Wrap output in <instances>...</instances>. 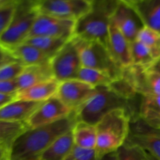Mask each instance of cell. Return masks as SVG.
Wrapping results in <instances>:
<instances>
[{"instance_id": "cell-1", "label": "cell", "mask_w": 160, "mask_h": 160, "mask_svg": "<svg viewBox=\"0 0 160 160\" xmlns=\"http://www.w3.org/2000/svg\"><path fill=\"white\" fill-rule=\"evenodd\" d=\"M77 122L76 113L73 112L56 123L27 129L11 145V159L39 158L58 138L72 131Z\"/></svg>"}, {"instance_id": "cell-2", "label": "cell", "mask_w": 160, "mask_h": 160, "mask_svg": "<svg viewBox=\"0 0 160 160\" xmlns=\"http://www.w3.org/2000/svg\"><path fill=\"white\" fill-rule=\"evenodd\" d=\"M133 118L128 111L115 109L106 114L95 125L97 144L95 151L99 159L106 155L115 152L126 142Z\"/></svg>"}, {"instance_id": "cell-3", "label": "cell", "mask_w": 160, "mask_h": 160, "mask_svg": "<svg viewBox=\"0 0 160 160\" xmlns=\"http://www.w3.org/2000/svg\"><path fill=\"white\" fill-rule=\"evenodd\" d=\"M118 0H92L90 10L75 25L73 37L95 41L106 47L112 14Z\"/></svg>"}, {"instance_id": "cell-4", "label": "cell", "mask_w": 160, "mask_h": 160, "mask_svg": "<svg viewBox=\"0 0 160 160\" xmlns=\"http://www.w3.org/2000/svg\"><path fill=\"white\" fill-rule=\"evenodd\" d=\"M130 100L117 95L109 86L96 88L95 94L75 112L78 121L96 125L103 117L115 109H123L135 117Z\"/></svg>"}, {"instance_id": "cell-5", "label": "cell", "mask_w": 160, "mask_h": 160, "mask_svg": "<svg viewBox=\"0 0 160 160\" xmlns=\"http://www.w3.org/2000/svg\"><path fill=\"white\" fill-rule=\"evenodd\" d=\"M38 14V0H17L12 19L0 37V45L11 51L24 43Z\"/></svg>"}, {"instance_id": "cell-6", "label": "cell", "mask_w": 160, "mask_h": 160, "mask_svg": "<svg viewBox=\"0 0 160 160\" xmlns=\"http://www.w3.org/2000/svg\"><path fill=\"white\" fill-rule=\"evenodd\" d=\"M73 38L82 67L103 72L113 81L121 78L123 70L116 63L104 45L95 41L83 40L77 37Z\"/></svg>"}, {"instance_id": "cell-7", "label": "cell", "mask_w": 160, "mask_h": 160, "mask_svg": "<svg viewBox=\"0 0 160 160\" xmlns=\"http://www.w3.org/2000/svg\"><path fill=\"white\" fill-rule=\"evenodd\" d=\"M92 0H38L39 13L78 21L91 9Z\"/></svg>"}, {"instance_id": "cell-8", "label": "cell", "mask_w": 160, "mask_h": 160, "mask_svg": "<svg viewBox=\"0 0 160 160\" xmlns=\"http://www.w3.org/2000/svg\"><path fill=\"white\" fill-rule=\"evenodd\" d=\"M52 70L59 82L77 79L81 68V59L73 38H71L51 59Z\"/></svg>"}, {"instance_id": "cell-9", "label": "cell", "mask_w": 160, "mask_h": 160, "mask_svg": "<svg viewBox=\"0 0 160 160\" xmlns=\"http://www.w3.org/2000/svg\"><path fill=\"white\" fill-rule=\"evenodd\" d=\"M126 142L142 147L154 160H160V130L152 128L138 116L131 119Z\"/></svg>"}, {"instance_id": "cell-10", "label": "cell", "mask_w": 160, "mask_h": 160, "mask_svg": "<svg viewBox=\"0 0 160 160\" xmlns=\"http://www.w3.org/2000/svg\"><path fill=\"white\" fill-rule=\"evenodd\" d=\"M111 23L131 43L137 40L144 24L134 6L129 0H118L112 14Z\"/></svg>"}, {"instance_id": "cell-11", "label": "cell", "mask_w": 160, "mask_h": 160, "mask_svg": "<svg viewBox=\"0 0 160 160\" xmlns=\"http://www.w3.org/2000/svg\"><path fill=\"white\" fill-rule=\"evenodd\" d=\"M76 22L39 13L30 32L29 38L43 37L57 38L70 40L75 32Z\"/></svg>"}, {"instance_id": "cell-12", "label": "cell", "mask_w": 160, "mask_h": 160, "mask_svg": "<svg viewBox=\"0 0 160 160\" xmlns=\"http://www.w3.org/2000/svg\"><path fill=\"white\" fill-rule=\"evenodd\" d=\"M73 112L55 95L41 103L25 123L28 129L37 128L59 121Z\"/></svg>"}, {"instance_id": "cell-13", "label": "cell", "mask_w": 160, "mask_h": 160, "mask_svg": "<svg viewBox=\"0 0 160 160\" xmlns=\"http://www.w3.org/2000/svg\"><path fill=\"white\" fill-rule=\"evenodd\" d=\"M96 88L78 79L59 82L56 96L65 106L76 112L95 94Z\"/></svg>"}, {"instance_id": "cell-14", "label": "cell", "mask_w": 160, "mask_h": 160, "mask_svg": "<svg viewBox=\"0 0 160 160\" xmlns=\"http://www.w3.org/2000/svg\"><path fill=\"white\" fill-rule=\"evenodd\" d=\"M106 48L116 63L123 70L133 65L131 56V43L112 23L109 27Z\"/></svg>"}, {"instance_id": "cell-15", "label": "cell", "mask_w": 160, "mask_h": 160, "mask_svg": "<svg viewBox=\"0 0 160 160\" xmlns=\"http://www.w3.org/2000/svg\"><path fill=\"white\" fill-rule=\"evenodd\" d=\"M59 82L55 78L42 81L26 89L17 92V99L43 102L52 98L57 93Z\"/></svg>"}, {"instance_id": "cell-16", "label": "cell", "mask_w": 160, "mask_h": 160, "mask_svg": "<svg viewBox=\"0 0 160 160\" xmlns=\"http://www.w3.org/2000/svg\"><path fill=\"white\" fill-rule=\"evenodd\" d=\"M42 102L16 99L0 109V120L25 123Z\"/></svg>"}, {"instance_id": "cell-17", "label": "cell", "mask_w": 160, "mask_h": 160, "mask_svg": "<svg viewBox=\"0 0 160 160\" xmlns=\"http://www.w3.org/2000/svg\"><path fill=\"white\" fill-rule=\"evenodd\" d=\"M144 26L160 34V0H129Z\"/></svg>"}, {"instance_id": "cell-18", "label": "cell", "mask_w": 160, "mask_h": 160, "mask_svg": "<svg viewBox=\"0 0 160 160\" xmlns=\"http://www.w3.org/2000/svg\"><path fill=\"white\" fill-rule=\"evenodd\" d=\"M55 78L51 65L28 66L17 78L18 91L26 89L36 84Z\"/></svg>"}, {"instance_id": "cell-19", "label": "cell", "mask_w": 160, "mask_h": 160, "mask_svg": "<svg viewBox=\"0 0 160 160\" xmlns=\"http://www.w3.org/2000/svg\"><path fill=\"white\" fill-rule=\"evenodd\" d=\"M10 52L16 59L26 67L35 65H48L51 58L36 47L28 43H23Z\"/></svg>"}, {"instance_id": "cell-20", "label": "cell", "mask_w": 160, "mask_h": 160, "mask_svg": "<svg viewBox=\"0 0 160 160\" xmlns=\"http://www.w3.org/2000/svg\"><path fill=\"white\" fill-rule=\"evenodd\" d=\"M138 117L152 128L160 130V96H142L138 109Z\"/></svg>"}, {"instance_id": "cell-21", "label": "cell", "mask_w": 160, "mask_h": 160, "mask_svg": "<svg viewBox=\"0 0 160 160\" xmlns=\"http://www.w3.org/2000/svg\"><path fill=\"white\" fill-rule=\"evenodd\" d=\"M74 145L73 131H70L58 138L39 158L42 160H64Z\"/></svg>"}, {"instance_id": "cell-22", "label": "cell", "mask_w": 160, "mask_h": 160, "mask_svg": "<svg viewBox=\"0 0 160 160\" xmlns=\"http://www.w3.org/2000/svg\"><path fill=\"white\" fill-rule=\"evenodd\" d=\"M72 131L75 145L87 149H95L97 144L95 125L78 121Z\"/></svg>"}, {"instance_id": "cell-23", "label": "cell", "mask_w": 160, "mask_h": 160, "mask_svg": "<svg viewBox=\"0 0 160 160\" xmlns=\"http://www.w3.org/2000/svg\"><path fill=\"white\" fill-rule=\"evenodd\" d=\"M68 41L67 39L64 38L37 36V37L29 38L27 39L24 43H28L36 47L45 53L47 56H49L51 59H52L53 56L66 45Z\"/></svg>"}, {"instance_id": "cell-24", "label": "cell", "mask_w": 160, "mask_h": 160, "mask_svg": "<svg viewBox=\"0 0 160 160\" xmlns=\"http://www.w3.org/2000/svg\"><path fill=\"white\" fill-rule=\"evenodd\" d=\"M28 129L23 122H9L0 120V147H11L16 139Z\"/></svg>"}, {"instance_id": "cell-25", "label": "cell", "mask_w": 160, "mask_h": 160, "mask_svg": "<svg viewBox=\"0 0 160 160\" xmlns=\"http://www.w3.org/2000/svg\"><path fill=\"white\" fill-rule=\"evenodd\" d=\"M77 79L94 88L109 86L113 80L103 72L95 69L81 67L78 73Z\"/></svg>"}, {"instance_id": "cell-26", "label": "cell", "mask_w": 160, "mask_h": 160, "mask_svg": "<svg viewBox=\"0 0 160 160\" xmlns=\"http://www.w3.org/2000/svg\"><path fill=\"white\" fill-rule=\"evenodd\" d=\"M131 56L133 65L146 70L149 69L155 62L148 48L138 39L131 43Z\"/></svg>"}, {"instance_id": "cell-27", "label": "cell", "mask_w": 160, "mask_h": 160, "mask_svg": "<svg viewBox=\"0 0 160 160\" xmlns=\"http://www.w3.org/2000/svg\"><path fill=\"white\" fill-rule=\"evenodd\" d=\"M138 40L145 45L155 61L160 58V34L144 27L138 36Z\"/></svg>"}, {"instance_id": "cell-28", "label": "cell", "mask_w": 160, "mask_h": 160, "mask_svg": "<svg viewBox=\"0 0 160 160\" xmlns=\"http://www.w3.org/2000/svg\"><path fill=\"white\" fill-rule=\"evenodd\" d=\"M139 95L160 96V73L145 70L141 81Z\"/></svg>"}, {"instance_id": "cell-29", "label": "cell", "mask_w": 160, "mask_h": 160, "mask_svg": "<svg viewBox=\"0 0 160 160\" xmlns=\"http://www.w3.org/2000/svg\"><path fill=\"white\" fill-rule=\"evenodd\" d=\"M116 153L117 160H154L142 147L127 142Z\"/></svg>"}, {"instance_id": "cell-30", "label": "cell", "mask_w": 160, "mask_h": 160, "mask_svg": "<svg viewBox=\"0 0 160 160\" xmlns=\"http://www.w3.org/2000/svg\"><path fill=\"white\" fill-rule=\"evenodd\" d=\"M26 66L18 60L12 61L0 67V81H15L23 72Z\"/></svg>"}, {"instance_id": "cell-31", "label": "cell", "mask_w": 160, "mask_h": 160, "mask_svg": "<svg viewBox=\"0 0 160 160\" xmlns=\"http://www.w3.org/2000/svg\"><path fill=\"white\" fill-rule=\"evenodd\" d=\"M17 0H10L7 4L0 6V37L7 28L14 12Z\"/></svg>"}, {"instance_id": "cell-32", "label": "cell", "mask_w": 160, "mask_h": 160, "mask_svg": "<svg viewBox=\"0 0 160 160\" xmlns=\"http://www.w3.org/2000/svg\"><path fill=\"white\" fill-rule=\"evenodd\" d=\"M64 160H100L95 149H87L74 145Z\"/></svg>"}, {"instance_id": "cell-33", "label": "cell", "mask_w": 160, "mask_h": 160, "mask_svg": "<svg viewBox=\"0 0 160 160\" xmlns=\"http://www.w3.org/2000/svg\"><path fill=\"white\" fill-rule=\"evenodd\" d=\"M18 92L17 81H0V93L2 94H14Z\"/></svg>"}, {"instance_id": "cell-34", "label": "cell", "mask_w": 160, "mask_h": 160, "mask_svg": "<svg viewBox=\"0 0 160 160\" xmlns=\"http://www.w3.org/2000/svg\"><path fill=\"white\" fill-rule=\"evenodd\" d=\"M15 60H17V59L14 58L12 53L0 45V67L4 66L5 64Z\"/></svg>"}, {"instance_id": "cell-35", "label": "cell", "mask_w": 160, "mask_h": 160, "mask_svg": "<svg viewBox=\"0 0 160 160\" xmlns=\"http://www.w3.org/2000/svg\"><path fill=\"white\" fill-rule=\"evenodd\" d=\"M17 99V93L14 94H2L0 93V109Z\"/></svg>"}, {"instance_id": "cell-36", "label": "cell", "mask_w": 160, "mask_h": 160, "mask_svg": "<svg viewBox=\"0 0 160 160\" xmlns=\"http://www.w3.org/2000/svg\"><path fill=\"white\" fill-rule=\"evenodd\" d=\"M0 160H11L10 147H0Z\"/></svg>"}, {"instance_id": "cell-37", "label": "cell", "mask_w": 160, "mask_h": 160, "mask_svg": "<svg viewBox=\"0 0 160 160\" xmlns=\"http://www.w3.org/2000/svg\"><path fill=\"white\" fill-rule=\"evenodd\" d=\"M148 70H152V71H155L156 73H160V58L158 59L157 60H156L154 62V63L152 65V67H150L149 69Z\"/></svg>"}, {"instance_id": "cell-38", "label": "cell", "mask_w": 160, "mask_h": 160, "mask_svg": "<svg viewBox=\"0 0 160 160\" xmlns=\"http://www.w3.org/2000/svg\"><path fill=\"white\" fill-rule=\"evenodd\" d=\"M100 160H117V153L112 152L109 153V154L106 155V156H103Z\"/></svg>"}, {"instance_id": "cell-39", "label": "cell", "mask_w": 160, "mask_h": 160, "mask_svg": "<svg viewBox=\"0 0 160 160\" xmlns=\"http://www.w3.org/2000/svg\"><path fill=\"white\" fill-rule=\"evenodd\" d=\"M9 1H10V0H0V6L7 4Z\"/></svg>"}, {"instance_id": "cell-40", "label": "cell", "mask_w": 160, "mask_h": 160, "mask_svg": "<svg viewBox=\"0 0 160 160\" xmlns=\"http://www.w3.org/2000/svg\"><path fill=\"white\" fill-rule=\"evenodd\" d=\"M11 160H42L40 158H35V159H11Z\"/></svg>"}, {"instance_id": "cell-41", "label": "cell", "mask_w": 160, "mask_h": 160, "mask_svg": "<svg viewBox=\"0 0 160 160\" xmlns=\"http://www.w3.org/2000/svg\"><path fill=\"white\" fill-rule=\"evenodd\" d=\"M2 147H3V146H2Z\"/></svg>"}]
</instances>
